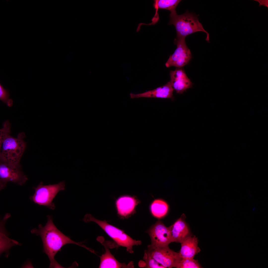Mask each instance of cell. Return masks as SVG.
I'll use <instances>...</instances> for the list:
<instances>
[{"label":"cell","instance_id":"obj_1","mask_svg":"<svg viewBox=\"0 0 268 268\" xmlns=\"http://www.w3.org/2000/svg\"><path fill=\"white\" fill-rule=\"evenodd\" d=\"M47 221L46 225L42 226H38V228H34L31 231V233L40 236L43 245V251L48 256L50 264V268H64L55 260V256L62 247L68 244H73L90 249L82 243L76 242L64 234L59 231L54 224L51 216H47Z\"/></svg>","mask_w":268,"mask_h":268},{"label":"cell","instance_id":"obj_2","mask_svg":"<svg viewBox=\"0 0 268 268\" xmlns=\"http://www.w3.org/2000/svg\"><path fill=\"white\" fill-rule=\"evenodd\" d=\"M10 133L0 136V162L19 164L26 146L24 140L25 134L22 132L15 138L11 136Z\"/></svg>","mask_w":268,"mask_h":268},{"label":"cell","instance_id":"obj_3","mask_svg":"<svg viewBox=\"0 0 268 268\" xmlns=\"http://www.w3.org/2000/svg\"><path fill=\"white\" fill-rule=\"evenodd\" d=\"M169 25H173L176 32L177 38H185L188 35L198 32L206 33V40L209 42V34L203 28L197 16L186 11L184 14L178 15L176 11L170 12Z\"/></svg>","mask_w":268,"mask_h":268},{"label":"cell","instance_id":"obj_4","mask_svg":"<svg viewBox=\"0 0 268 268\" xmlns=\"http://www.w3.org/2000/svg\"><path fill=\"white\" fill-rule=\"evenodd\" d=\"M83 220L85 222H93L98 224L118 245L126 248L127 251L133 252V246L141 244L140 240H134L123 231L108 223L105 221L98 220L90 214H86Z\"/></svg>","mask_w":268,"mask_h":268},{"label":"cell","instance_id":"obj_5","mask_svg":"<svg viewBox=\"0 0 268 268\" xmlns=\"http://www.w3.org/2000/svg\"><path fill=\"white\" fill-rule=\"evenodd\" d=\"M33 188L35 192L30 197L31 200L38 205L54 209L55 206L53 201L59 191L65 190V183L63 181L57 184L44 185L41 182Z\"/></svg>","mask_w":268,"mask_h":268},{"label":"cell","instance_id":"obj_6","mask_svg":"<svg viewBox=\"0 0 268 268\" xmlns=\"http://www.w3.org/2000/svg\"><path fill=\"white\" fill-rule=\"evenodd\" d=\"M28 179L19 164H15L0 162V190L4 189L7 183L11 182L22 185Z\"/></svg>","mask_w":268,"mask_h":268},{"label":"cell","instance_id":"obj_7","mask_svg":"<svg viewBox=\"0 0 268 268\" xmlns=\"http://www.w3.org/2000/svg\"><path fill=\"white\" fill-rule=\"evenodd\" d=\"M146 250L153 258L165 268H176L182 259L179 252L173 251L168 246H155L149 245Z\"/></svg>","mask_w":268,"mask_h":268},{"label":"cell","instance_id":"obj_8","mask_svg":"<svg viewBox=\"0 0 268 268\" xmlns=\"http://www.w3.org/2000/svg\"><path fill=\"white\" fill-rule=\"evenodd\" d=\"M185 38H177L174 40V43L177 46L174 53L170 55L165 64L167 67L174 66L182 67L187 64L192 58V54L187 47Z\"/></svg>","mask_w":268,"mask_h":268},{"label":"cell","instance_id":"obj_9","mask_svg":"<svg viewBox=\"0 0 268 268\" xmlns=\"http://www.w3.org/2000/svg\"><path fill=\"white\" fill-rule=\"evenodd\" d=\"M151 239L150 245L155 246H168L172 242L170 228L166 227L161 221H158L148 230Z\"/></svg>","mask_w":268,"mask_h":268},{"label":"cell","instance_id":"obj_10","mask_svg":"<svg viewBox=\"0 0 268 268\" xmlns=\"http://www.w3.org/2000/svg\"><path fill=\"white\" fill-rule=\"evenodd\" d=\"M170 75L169 82L177 93L182 94L192 87L193 83L182 67H177L174 70L170 71Z\"/></svg>","mask_w":268,"mask_h":268},{"label":"cell","instance_id":"obj_11","mask_svg":"<svg viewBox=\"0 0 268 268\" xmlns=\"http://www.w3.org/2000/svg\"><path fill=\"white\" fill-rule=\"evenodd\" d=\"M138 203V201L135 197L124 195L116 199L115 204L119 215L125 217L133 212Z\"/></svg>","mask_w":268,"mask_h":268},{"label":"cell","instance_id":"obj_12","mask_svg":"<svg viewBox=\"0 0 268 268\" xmlns=\"http://www.w3.org/2000/svg\"><path fill=\"white\" fill-rule=\"evenodd\" d=\"M185 216L183 214L170 226L172 242L181 243L191 235L189 228L186 222Z\"/></svg>","mask_w":268,"mask_h":268},{"label":"cell","instance_id":"obj_13","mask_svg":"<svg viewBox=\"0 0 268 268\" xmlns=\"http://www.w3.org/2000/svg\"><path fill=\"white\" fill-rule=\"evenodd\" d=\"M174 89L169 81L165 85L152 90L149 91L141 93L130 94L132 99L140 98H169L172 100L174 99L173 96Z\"/></svg>","mask_w":268,"mask_h":268},{"label":"cell","instance_id":"obj_14","mask_svg":"<svg viewBox=\"0 0 268 268\" xmlns=\"http://www.w3.org/2000/svg\"><path fill=\"white\" fill-rule=\"evenodd\" d=\"M198 240L195 236L192 235L184 240L181 243L179 253L182 259L194 258L201 251L198 246Z\"/></svg>","mask_w":268,"mask_h":268},{"label":"cell","instance_id":"obj_15","mask_svg":"<svg viewBox=\"0 0 268 268\" xmlns=\"http://www.w3.org/2000/svg\"><path fill=\"white\" fill-rule=\"evenodd\" d=\"M105 253L100 257L99 268H114L127 267L126 265L118 262L111 254L107 248H105Z\"/></svg>","mask_w":268,"mask_h":268},{"label":"cell","instance_id":"obj_16","mask_svg":"<svg viewBox=\"0 0 268 268\" xmlns=\"http://www.w3.org/2000/svg\"><path fill=\"white\" fill-rule=\"evenodd\" d=\"M150 209L152 215L158 218L165 216L167 213L168 206L166 202L161 199H156L151 205Z\"/></svg>","mask_w":268,"mask_h":268},{"label":"cell","instance_id":"obj_17","mask_svg":"<svg viewBox=\"0 0 268 268\" xmlns=\"http://www.w3.org/2000/svg\"><path fill=\"white\" fill-rule=\"evenodd\" d=\"M181 1L180 0H154L153 6L156 10L159 9H165L172 12L176 11V8Z\"/></svg>","mask_w":268,"mask_h":268},{"label":"cell","instance_id":"obj_18","mask_svg":"<svg viewBox=\"0 0 268 268\" xmlns=\"http://www.w3.org/2000/svg\"><path fill=\"white\" fill-rule=\"evenodd\" d=\"M176 268H200L202 267L197 260L194 259V258H182L178 263Z\"/></svg>","mask_w":268,"mask_h":268},{"label":"cell","instance_id":"obj_19","mask_svg":"<svg viewBox=\"0 0 268 268\" xmlns=\"http://www.w3.org/2000/svg\"><path fill=\"white\" fill-rule=\"evenodd\" d=\"M143 258L144 260V267L147 268H165L157 262L150 255L146 250L145 251Z\"/></svg>","mask_w":268,"mask_h":268},{"label":"cell","instance_id":"obj_20","mask_svg":"<svg viewBox=\"0 0 268 268\" xmlns=\"http://www.w3.org/2000/svg\"><path fill=\"white\" fill-rule=\"evenodd\" d=\"M9 91L4 88L1 84H0V99L3 102L6 103L9 107L13 105V101L9 98Z\"/></svg>","mask_w":268,"mask_h":268},{"label":"cell","instance_id":"obj_21","mask_svg":"<svg viewBox=\"0 0 268 268\" xmlns=\"http://www.w3.org/2000/svg\"><path fill=\"white\" fill-rule=\"evenodd\" d=\"M257 1L259 3V6L263 5L268 7V0H255Z\"/></svg>","mask_w":268,"mask_h":268}]
</instances>
